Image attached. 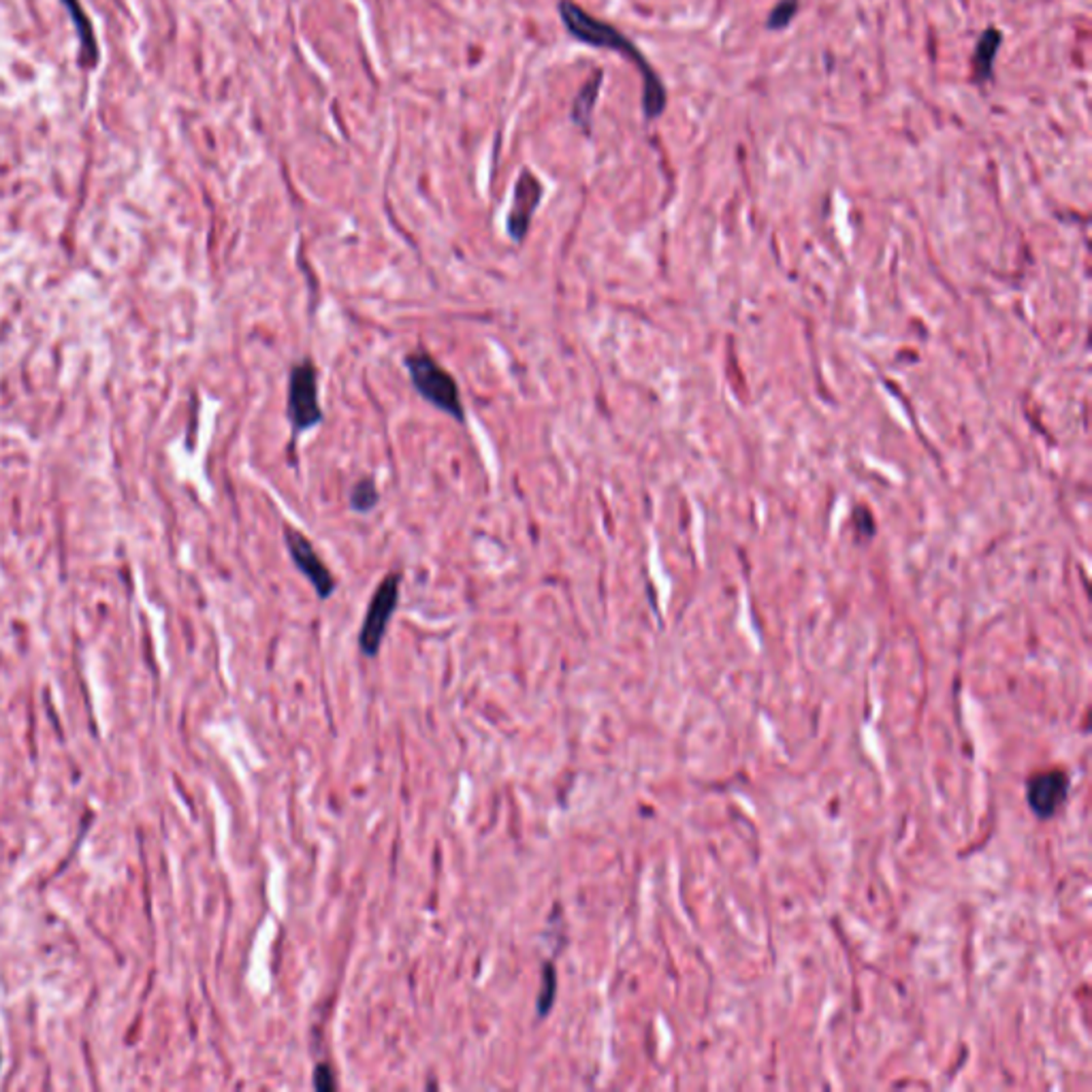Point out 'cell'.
Listing matches in <instances>:
<instances>
[{"instance_id":"8fae6325","label":"cell","mask_w":1092,"mask_h":1092,"mask_svg":"<svg viewBox=\"0 0 1092 1092\" xmlns=\"http://www.w3.org/2000/svg\"><path fill=\"white\" fill-rule=\"evenodd\" d=\"M348 502H351V510L357 514H367L374 510L380 504V491L376 487L374 478L365 476L361 480H357L351 489V498H348Z\"/></svg>"},{"instance_id":"52a82bcc","label":"cell","mask_w":1092,"mask_h":1092,"mask_svg":"<svg viewBox=\"0 0 1092 1092\" xmlns=\"http://www.w3.org/2000/svg\"><path fill=\"white\" fill-rule=\"evenodd\" d=\"M1069 792V779L1063 771L1052 769V771H1043L1037 772L1029 781V790H1027V798H1029V805L1031 809L1037 813L1039 817H1052L1058 807L1065 803Z\"/></svg>"},{"instance_id":"7a4b0ae2","label":"cell","mask_w":1092,"mask_h":1092,"mask_svg":"<svg viewBox=\"0 0 1092 1092\" xmlns=\"http://www.w3.org/2000/svg\"><path fill=\"white\" fill-rule=\"evenodd\" d=\"M405 371L419 395L432 403L435 410L444 412L459 425H466V408L461 401V391L455 376L446 371L435 358L425 351H414L403 357Z\"/></svg>"},{"instance_id":"9c48e42d","label":"cell","mask_w":1092,"mask_h":1092,"mask_svg":"<svg viewBox=\"0 0 1092 1092\" xmlns=\"http://www.w3.org/2000/svg\"><path fill=\"white\" fill-rule=\"evenodd\" d=\"M602 84H604V71L595 69L589 80L583 84L581 93L577 94V98H574V103H572L570 118L584 132H591V118H593L595 103H598Z\"/></svg>"},{"instance_id":"4fadbf2b","label":"cell","mask_w":1092,"mask_h":1092,"mask_svg":"<svg viewBox=\"0 0 1092 1092\" xmlns=\"http://www.w3.org/2000/svg\"><path fill=\"white\" fill-rule=\"evenodd\" d=\"M798 9H801V0H779V3H776L769 14L767 28L772 30V32L785 30L787 26L792 24V19L796 18Z\"/></svg>"},{"instance_id":"277c9868","label":"cell","mask_w":1092,"mask_h":1092,"mask_svg":"<svg viewBox=\"0 0 1092 1092\" xmlns=\"http://www.w3.org/2000/svg\"><path fill=\"white\" fill-rule=\"evenodd\" d=\"M401 579L403 574L397 570L387 574V577L378 583V587L367 604L361 632H358V647H361L363 656L367 658H376L380 653L382 640L387 636L391 619L397 611Z\"/></svg>"},{"instance_id":"7c38bea8","label":"cell","mask_w":1092,"mask_h":1092,"mask_svg":"<svg viewBox=\"0 0 1092 1092\" xmlns=\"http://www.w3.org/2000/svg\"><path fill=\"white\" fill-rule=\"evenodd\" d=\"M557 997V969L553 962H546L543 966V975H540V993H538V1016H548L550 1007L555 1003Z\"/></svg>"},{"instance_id":"5b68a950","label":"cell","mask_w":1092,"mask_h":1092,"mask_svg":"<svg viewBox=\"0 0 1092 1092\" xmlns=\"http://www.w3.org/2000/svg\"><path fill=\"white\" fill-rule=\"evenodd\" d=\"M284 545L286 550L290 555V561L295 564L297 572L301 574L303 579H306L320 600H329L331 595L337 589V579L333 577V572L329 570V566L324 564L322 557L319 555V550L314 548V545L310 543V538L299 532L292 525H284Z\"/></svg>"},{"instance_id":"30bf717a","label":"cell","mask_w":1092,"mask_h":1092,"mask_svg":"<svg viewBox=\"0 0 1092 1092\" xmlns=\"http://www.w3.org/2000/svg\"><path fill=\"white\" fill-rule=\"evenodd\" d=\"M62 5L66 11H69V18L73 19L77 39H80V48L84 54V62L88 66H94L98 62V43L94 37V28L90 24L82 3L80 0H62Z\"/></svg>"},{"instance_id":"ba28073f","label":"cell","mask_w":1092,"mask_h":1092,"mask_svg":"<svg viewBox=\"0 0 1092 1092\" xmlns=\"http://www.w3.org/2000/svg\"><path fill=\"white\" fill-rule=\"evenodd\" d=\"M1000 43H1003V32L998 28L990 26L982 32V37H979L977 45H975V52H973V82L977 86H984L988 82H993V75H995V60H997V54Z\"/></svg>"},{"instance_id":"8992f818","label":"cell","mask_w":1092,"mask_h":1092,"mask_svg":"<svg viewBox=\"0 0 1092 1092\" xmlns=\"http://www.w3.org/2000/svg\"><path fill=\"white\" fill-rule=\"evenodd\" d=\"M543 195H545L543 182H540L529 169H523L514 184L512 203H510L508 216H506V233H508V238L514 244L525 242L529 227H532L534 213L540 206V201H543Z\"/></svg>"},{"instance_id":"3957f363","label":"cell","mask_w":1092,"mask_h":1092,"mask_svg":"<svg viewBox=\"0 0 1092 1092\" xmlns=\"http://www.w3.org/2000/svg\"><path fill=\"white\" fill-rule=\"evenodd\" d=\"M286 419L292 432V442L303 433L317 430L324 419V412L320 408L319 367L308 357L290 367Z\"/></svg>"},{"instance_id":"5bb4252c","label":"cell","mask_w":1092,"mask_h":1092,"mask_svg":"<svg viewBox=\"0 0 1092 1092\" xmlns=\"http://www.w3.org/2000/svg\"><path fill=\"white\" fill-rule=\"evenodd\" d=\"M314 1088L320 1090V1092H329V1090L337 1088L333 1069L326 1063H320V1065H317V1069H314Z\"/></svg>"},{"instance_id":"6da1fadb","label":"cell","mask_w":1092,"mask_h":1092,"mask_svg":"<svg viewBox=\"0 0 1092 1092\" xmlns=\"http://www.w3.org/2000/svg\"><path fill=\"white\" fill-rule=\"evenodd\" d=\"M561 24L566 26L572 39H577L584 45L600 50H611L625 56L629 62H634L636 69L643 75V111L647 120H658L663 111H666V88H663L659 75L653 71V66L643 56L636 45L629 41L621 30H617L608 21H602L587 14L583 7H579L572 0H559L557 5Z\"/></svg>"}]
</instances>
